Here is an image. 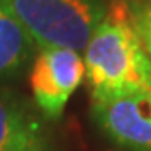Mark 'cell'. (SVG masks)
<instances>
[{
  "instance_id": "obj_1",
  "label": "cell",
  "mask_w": 151,
  "mask_h": 151,
  "mask_svg": "<svg viewBox=\"0 0 151 151\" xmlns=\"http://www.w3.org/2000/svg\"><path fill=\"white\" fill-rule=\"evenodd\" d=\"M86 79L92 97L126 89L151 92V57L128 15L126 2H114L84 49Z\"/></svg>"
},
{
  "instance_id": "obj_2",
  "label": "cell",
  "mask_w": 151,
  "mask_h": 151,
  "mask_svg": "<svg viewBox=\"0 0 151 151\" xmlns=\"http://www.w3.org/2000/svg\"><path fill=\"white\" fill-rule=\"evenodd\" d=\"M39 49L60 47L81 52L108 7L101 0H0Z\"/></svg>"
},
{
  "instance_id": "obj_3",
  "label": "cell",
  "mask_w": 151,
  "mask_h": 151,
  "mask_svg": "<svg viewBox=\"0 0 151 151\" xmlns=\"http://www.w3.org/2000/svg\"><path fill=\"white\" fill-rule=\"evenodd\" d=\"M92 118L114 145L126 151H151V92L126 89L92 97Z\"/></svg>"
},
{
  "instance_id": "obj_4",
  "label": "cell",
  "mask_w": 151,
  "mask_h": 151,
  "mask_svg": "<svg viewBox=\"0 0 151 151\" xmlns=\"http://www.w3.org/2000/svg\"><path fill=\"white\" fill-rule=\"evenodd\" d=\"M84 77V59L77 50L39 49L30 69V89L39 111L47 118L57 119Z\"/></svg>"
},
{
  "instance_id": "obj_5",
  "label": "cell",
  "mask_w": 151,
  "mask_h": 151,
  "mask_svg": "<svg viewBox=\"0 0 151 151\" xmlns=\"http://www.w3.org/2000/svg\"><path fill=\"white\" fill-rule=\"evenodd\" d=\"M0 151H55L40 114L22 96L2 87Z\"/></svg>"
},
{
  "instance_id": "obj_6",
  "label": "cell",
  "mask_w": 151,
  "mask_h": 151,
  "mask_svg": "<svg viewBox=\"0 0 151 151\" xmlns=\"http://www.w3.org/2000/svg\"><path fill=\"white\" fill-rule=\"evenodd\" d=\"M35 49L32 37L0 4V79L22 74Z\"/></svg>"
},
{
  "instance_id": "obj_7",
  "label": "cell",
  "mask_w": 151,
  "mask_h": 151,
  "mask_svg": "<svg viewBox=\"0 0 151 151\" xmlns=\"http://www.w3.org/2000/svg\"><path fill=\"white\" fill-rule=\"evenodd\" d=\"M126 5H128L131 25L134 29L145 52L151 57V2L129 0L126 2Z\"/></svg>"
},
{
  "instance_id": "obj_8",
  "label": "cell",
  "mask_w": 151,
  "mask_h": 151,
  "mask_svg": "<svg viewBox=\"0 0 151 151\" xmlns=\"http://www.w3.org/2000/svg\"><path fill=\"white\" fill-rule=\"evenodd\" d=\"M150 2H151V0H150Z\"/></svg>"
}]
</instances>
